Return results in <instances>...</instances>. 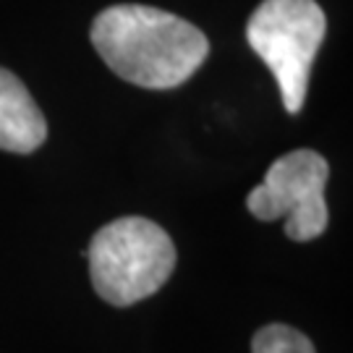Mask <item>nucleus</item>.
<instances>
[{
  "mask_svg": "<svg viewBox=\"0 0 353 353\" xmlns=\"http://www.w3.org/2000/svg\"><path fill=\"white\" fill-rule=\"evenodd\" d=\"M89 275L102 301L131 306L165 285L176 270V246L147 217H118L102 225L89 243Z\"/></svg>",
  "mask_w": 353,
  "mask_h": 353,
  "instance_id": "nucleus-2",
  "label": "nucleus"
},
{
  "mask_svg": "<svg viewBox=\"0 0 353 353\" xmlns=\"http://www.w3.org/2000/svg\"><path fill=\"white\" fill-rule=\"evenodd\" d=\"M89 37L113 74L144 89L181 87L210 55L199 26L139 3L105 8L92 21Z\"/></svg>",
  "mask_w": 353,
  "mask_h": 353,
  "instance_id": "nucleus-1",
  "label": "nucleus"
},
{
  "mask_svg": "<svg viewBox=\"0 0 353 353\" xmlns=\"http://www.w3.org/2000/svg\"><path fill=\"white\" fill-rule=\"evenodd\" d=\"M252 353H316L312 341L301 330L288 327V325H267L252 341Z\"/></svg>",
  "mask_w": 353,
  "mask_h": 353,
  "instance_id": "nucleus-6",
  "label": "nucleus"
},
{
  "mask_svg": "<svg viewBox=\"0 0 353 353\" xmlns=\"http://www.w3.org/2000/svg\"><path fill=\"white\" fill-rule=\"evenodd\" d=\"M327 19L316 0H262L246 24V39L278 81L283 105L290 115L301 113L309 74Z\"/></svg>",
  "mask_w": 353,
  "mask_h": 353,
  "instance_id": "nucleus-3",
  "label": "nucleus"
},
{
  "mask_svg": "<svg viewBox=\"0 0 353 353\" xmlns=\"http://www.w3.org/2000/svg\"><path fill=\"white\" fill-rule=\"evenodd\" d=\"M327 160L314 150H293L270 165L265 181L246 196V207L256 220H285L290 241H312L327 230L325 186Z\"/></svg>",
  "mask_w": 353,
  "mask_h": 353,
  "instance_id": "nucleus-4",
  "label": "nucleus"
},
{
  "mask_svg": "<svg viewBox=\"0 0 353 353\" xmlns=\"http://www.w3.org/2000/svg\"><path fill=\"white\" fill-rule=\"evenodd\" d=\"M48 137V123L24 81L0 68V150L29 154Z\"/></svg>",
  "mask_w": 353,
  "mask_h": 353,
  "instance_id": "nucleus-5",
  "label": "nucleus"
}]
</instances>
